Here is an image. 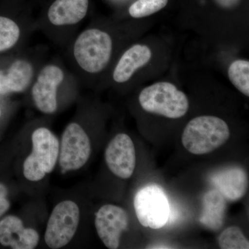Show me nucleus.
<instances>
[{
	"label": "nucleus",
	"instance_id": "obj_1",
	"mask_svg": "<svg viewBox=\"0 0 249 249\" xmlns=\"http://www.w3.org/2000/svg\"><path fill=\"white\" fill-rule=\"evenodd\" d=\"M230 137L229 126L220 118L202 116L192 119L182 134L183 145L194 155H205L224 145Z\"/></svg>",
	"mask_w": 249,
	"mask_h": 249
},
{
	"label": "nucleus",
	"instance_id": "obj_2",
	"mask_svg": "<svg viewBox=\"0 0 249 249\" xmlns=\"http://www.w3.org/2000/svg\"><path fill=\"white\" fill-rule=\"evenodd\" d=\"M139 100L144 110L169 119L182 117L189 108L186 94L167 82L147 87L140 93Z\"/></svg>",
	"mask_w": 249,
	"mask_h": 249
},
{
	"label": "nucleus",
	"instance_id": "obj_3",
	"mask_svg": "<svg viewBox=\"0 0 249 249\" xmlns=\"http://www.w3.org/2000/svg\"><path fill=\"white\" fill-rule=\"evenodd\" d=\"M32 152L23 165V174L31 181H38L52 173L59 157L58 139L49 129L40 127L32 134Z\"/></svg>",
	"mask_w": 249,
	"mask_h": 249
},
{
	"label": "nucleus",
	"instance_id": "obj_4",
	"mask_svg": "<svg viewBox=\"0 0 249 249\" xmlns=\"http://www.w3.org/2000/svg\"><path fill=\"white\" fill-rule=\"evenodd\" d=\"M112 40L107 33L88 29L82 33L75 42L73 53L78 65L89 73L102 71L109 61Z\"/></svg>",
	"mask_w": 249,
	"mask_h": 249
},
{
	"label": "nucleus",
	"instance_id": "obj_5",
	"mask_svg": "<svg viewBox=\"0 0 249 249\" xmlns=\"http://www.w3.org/2000/svg\"><path fill=\"white\" fill-rule=\"evenodd\" d=\"M80 222V209L73 201L65 200L54 208L45 233L49 248L58 249L70 243L76 234Z\"/></svg>",
	"mask_w": 249,
	"mask_h": 249
},
{
	"label": "nucleus",
	"instance_id": "obj_6",
	"mask_svg": "<svg viewBox=\"0 0 249 249\" xmlns=\"http://www.w3.org/2000/svg\"><path fill=\"white\" fill-rule=\"evenodd\" d=\"M134 206L139 222L143 227L161 229L169 219V202L164 192L157 185H149L139 190L134 196Z\"/></svg>",
	"mask_w": 249,
	"mask_h": 249
},
{
	"label": "nucleus",
	"instance_id": "obj_7",
	"mask_svg": "<svg viewBox=\"0 0 249 249\" xmlns=\"http://www.w3.org/2000/svg\"><path fill=\"white\" fill-rule=\"evenodd\" d=\"M91 155L89 137L76 123L70 124L62 134L59 163L64 171L77 170L84 166Z\"/></svg>",
	"mask_w": 249,
	"mask_h": 249
},
{
	"label": "nucleus",
	"instance_id": "obj_8",
	"mask_svg": "<svg viewBox=\"0 0 249 249\" xmlns=\"http://www.w3.org/2000/svg\"><path fill=\"white\" fill-rule=\"evenodd\" d=\"M129 217L120 206L106 204L96 213L95 227L100 239L108 249H116L120 245L121 234L127 229Z\"/></svg>",
	"mask_w": 249,
	"mask_h": 249
},
{
	"label": "nucleus",
	"instance_id": "obj_9",
	"mask_svg": "<svg viewBox=\"0 0 249 249\" xmlns=\"http://www.w3.org/2000/svg\"><path fill=\"white\" fill-rule=\"evenodd\" d=\"M105 158L111 173L121 178H129L136 166L134 142L128 135L119 134L108 144Z\"/></svg>",
	"mask_w": 249,
	"mask_h": 249
},
{
	"label": "nucleus",
	"instance_id": "obj_10",
	"mask_svg": "<svg viewBox=\"0 0 249 249\" xmlns=\"http://www.w3.org/2000/svg\"><path fill=\"white\" fill-rule=\"evenodd\" d=\"M64 79L58 67L48 65L37 76L32 88V96L36 107L45 114H53L58 107L57 89Z\"/></svg>",
	"mask_w": 249,
	"mask_h": 249
},
{
	"label": "nucleus",
	"instance_id": "obj_11",
	"mask_svg": "<svg viewBox=\"0 0 249 249\" xmlns=\"http://www.w3.org/2000/svg\"><path fill=\"white\" fill-rule=\"evenodd\" d=\"M39 234L26 228L20 218L9 215L0 221V244L14 249H33L37 247Z\"/></svg>",
	"mask_w": 249,
	"mask_h": 249
},
{
	"label": "nucleus",
	"instance_id": "obj_12",
	"mask_svg": "<svg viewBox=\"0 0 249 249\" xmlns=\"http://www.w3.org/2000/svg\"><path fill=\"white\" fill-rule=\"evenodd\" d=\"M211 182L224 198L232 201L242 199L248 188V177L243 168L232 166L216 172Z\"/></svg>",
	"mask_w": 249,
	"mask_h": 249
},
{
	"label": "nucleus",
	"instance_id": "obj_13",
	"mask_svg": "<svg viewBox=\"0 0 249 249\" xmlns=\"http://www.w3.org/2000/svg\"><path fill=\"white\" fill-rule=\"evenodd\" d=\"M88 6L89 0H55L49 9V21L55 26L76 24L86 16Z\"/></svg>",
	"mask_w": 249,
	"mask_h": 249
},
{
	"label": "nucleus",
	"instance_id": "obj_14",
	"mask_svg": "<svg viewBox=\"0 0 249 249\" xmlns=\"http://www.w3.org/2000/svg\"><path fill=\"white\" fill-rule=\"evenodd\" d=\"M151 57V50L148 47L134 45L126 51L119 60L113 73V78L117 83L127 81L137 70L150 61Z\"/></svg>",
	"mask_w": 249,
	"mask_h": 249
},
{
	"label": "nucleus",
	"instance_id": "obj_15",
	"mask_svg": "<svg viewBox=\"0 0 249 249\" xmlns=\"http://www.w3.org/2000/svg\"><path fill=\"white\" fill-rule=\"evenodd\" d=\"M34 70L29 62L17 60L6 73L0 71V93L22 92L30 85Z\"/></svg>",
	"mask_w": 249,
	"mask_h": 249
},
{
	"label": "nucleus",
	"instance_id": "obj_16",
	"mask_svg": "<svg viewBox=\"0 0 249 249\" xmlns=\"http://www.w3.org/2000/svg\"><path fill=\"white\" fill-rule=\"evenodd\" d=\"M226 206L225 198L217 190L207 192L203 198L201 224L210 230H219L224 224Z\"/></svg>",
	"mask_w": 249,
	"mask_h": 249
},
{
	"label": "nucleus",
	"instance_id": "obj_17",
	"mask_svg": "<svg viewBox=\"0 0 249 249\" xmlns=\"http://www.w3.org/2000/svg\"><path fill=\"white\" fill-rule=\"evenodd\" d=\"M229 78L232 85L245 96H249V62L237 60L229 68Z\"/></svg>",
	"mask_w": 249,
	"mask_h": 249
},
{
	"label": "nucleus",
	"instance_id": "obj_18",
	"mask_svg": "<svg viewBox=\"0 0 249 249\" xmlns=\"http://www.w3.org/2000/svg\"><path fill=\"white\" fill-rule=\"evenodd\" d=\"M222 249H248L249 241L239 227H231L223 231L218 239Z\"/></svg>",
	"mask_w": 249,
	"mask_h": 249
},
{
	"label": "nucleus",
	"instance_id": "obj_19",
	"mask_svg": "<svg viewBox=\"0 0 249 249\" xmlns=\"http://www.w3.org/2000/svg\"><path fill=\"white\" fill-rule=\"evenodd\" d=\"M20 31L11 19L0 16V52L14 47L19 40Z\"/></svg>",
	"mask_w": 249,
	"mask_h": 249
},
{
	"label": "nucleus",
	"instance_id": "obj_20",
	"mask_svg": "<svg viewBox=\"0 0 249 249\" xmlns=\"http://www.w3.org/2000/svg\"><path fill=\"white\" fill-rule=\"evenodd\" d=\"M168 0H137L131 5L129 14L134 18L147 17L163 9Z\"/></svg>",
	"mask_w": 249,
	"mask_h": 249
},
{
	"label": "nucleus",
	"instance_id": "obj_21",
	"mask_svg": "<svg viewBox=\"0 0 249 249\" xmlns=\"http://www.w3.org/2000/svg\"><path fill=\"white\" fill-rule=\"evenodd\" d=\"M8 191L6 187L0 183V217L9 209L10 202L7 199Z\"/></svg>",
	"mask_w": 249,
	"mask_h": 249
},
{
	"label": "nucleus",
	"instance_id": "obj_22",
	"mask_svg": "<svg viewBox=\"0 0 249 249\" xmlns=\"http://www.w3.org/2000/svg\"><path fill=\"white\" fill-rule=\"evenodd\" d=\"M219 6L225 9H231L238 4L240 0H214Z\"/></svg>",
	"mask_w": 249,
	"mask_h": 249
},
{
	"label": "nucleus",
	"instance_id": "obj_23",
	"mask_svg": "<svg viewBox=\"0 0 249 249\" xmlns=\"http://www.w3.org/2000/svg\"><path fill=\"white\" fill-rule=\"evenodd\" d=\"M0 115H1V111H0Z\"/></svg>",
	"mask_w": 249,
	"mask_h": 249
}]
</instances>
